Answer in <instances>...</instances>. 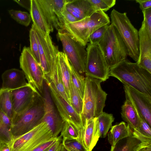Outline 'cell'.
Segmentation results:
<instances>
[{
    "label": "cell",
    "mask_w": 151,
    "mask_h": 151,
    "mask_svg": "<svg viewBox=\"0 0 151 151\" xmlns=\"http://www.w3.org/2000/svg\"></svg>",
    "instance_id": "obj_49"
},
{
    "label": "cell",
    "mask_w": 151,
    "mask_h": 151,
    "mask_svg": "<svg viewBox=\"0 0 151 151\" xmlns=\"http://www.w3.org/2000/svg\"><path fill=\"white\" fill-rule=\"evenodd\" d=\"M102 82L100 80L85 77L81 114L83 125L86 120L96 117L103 112L107 94L101 87Z\"/></svg>",
    "instance_id": "obj_2"
},
{
    "label": "cell",
    "mask_w": 151,
    "mask_h": 151,
    "mask_svg": "<svg viewBox=\"0 0 151 151\" xmlns=\"http://www.w3.org/2000/svg\"><path fill=\"white\" fill-rule=\"evenodd\" d=\"M111 24L116 28L125 44L128 56L137 62L139 56L138 31L132 24L126 12L113 9L111 13Z\"/></svg>",
    "instance_id": "obj_4"
},
{
    "label": "cell",
    "mask_w": 151,
    "mask_h": 151,
    "mask_svg": "<svg viewBox=\"0 0 151 151\" xmlns=\"http://www.w3.org/2000/svg\"><path fill=\"white\" fill-rule=\"evenodd\" d=\"M91 3L96 11L101 10L106 12L114 6L116 0H88Z\"/></svg>",
    "instance_id": "obj_35"
},
{
    "label": "cell",
    "mask_w": 151,
    "mask_h": 151,
    "mask_svg": "<svg viewBox=\"0 0 151 151\" xmlns=\"http://www.w3.org/2000/svg\"><path fill=\"white\" fill-rule=\"evenodd\" d=\"M13 108L12 124L32 104L37 96L41 94L31 84L11 90Z\"/></svg>",
    "instance_id": "obj_11"
},
{
    "label": "cell",
    "mask_w": 151,
    "mask_h": 151,
    "mask_svg": "<svg viewBox=\"0 0 151 151\" xmlns=\"http://www.w3.org/2000/svg\"><path fill=\"white\" fill-rule=\"evenodd\" d=\"M65 6L73 10L82 19L90 16L96 12L88 0H67Z\"/></svg>",
    "instance_id": "obj_24"
},
{
    "label": "cell",
    "mask_w": 151,
    "mask_h": 151,
    "mask_svg": "<svg viewBox=\"0 0 151 151\" xmlns=\"http://www.w3.org/2000/svg\"><path fill=\"white\" fill-rule=\"evenodd\" d=\"M60 151H69L65 146L63 145Z\"/></svg>",
    "instance_id": "obj_46"
},
{
    "label": "cell",
    "mask_w": 151,
    "mask_h": 151,
    "mask_svg": "<svg viewBox=\"0 0 151 151\" xmlns=\"http://www.w3.org/2000/svg\"><path fill=\"white\" fill-rule=\"evenodd\" d=\"M110 68L128 56L127 48L115 27L110 24L99 44Z\"/></svg>",
    "instance_id": "obj_5"
},
{
    "label": "cell",
    "mask_w": 151,
    "mask_h": 151,
    "mask_svg": "<svg viewBox=\"0 0 151 151\" xmlns=\"http://www.w3.org/2000/svg\"><path fill=\"white\" fill-rule=\"evenodd\" d=\"M142 144L139 140L133 135L119 141L110 151H137Z\"/></svg>",
    "instance_id": "obj_26"
},
{
    "label": "cell",
    "mask_w": 151,
    "mask_h": 151,
    "mask_svg": "<svg viewBox=\"0 0 151 151\" xmlns=\"http://www.w3.org/2000/svg\"><path fill=\"white\" fill-rule=\"evenodd\" d=\"M121 110V116L124 120L127 123L132 129L138 128L140 125V119L137 109L127 97L122 106Z\"/></svg>",
    "instance_id": "obj_22"
},
{
    "label": "cell",
    "mask_w": 151,
    "mask_h": 151,
    "mask_svg": "<svg viewBox=\"0 0 151 151\" xmlns=\"http://www.w3.org/2000/svg\"><path fill=\"white\" fill-rule=\"evenodd\" d=\"M125 97L133 103L146 122L151 127V96L124 85Z\"/></svg>",
    "instance_id": "obj_16"
},
{
    "label": "cell",
    "mask_w": 151,
    "mask_h": 151,
    "mask_svg": "<svg viewBox=\"0 0 151 151\" xmlns=\"http://www.w3.org/2000/svg\"><path fill=\"white\" fill-rule=\"evenodd\" d=\"M42 96L44 103V114L40 123L45 122L51 130L53 137L57 138L63 129L65 122L57 111L45 79Z\"/></svg>",
    "instance_id": "obj_13"
},
{
    "label": "cell",
    "mask_w": 151,
    "mask_h": 151,
    "mask_svg": "<svg viewBox=\"0 0 151 151\" xmlns=\"http://www.w3.org/2000/svg\"><path fill=\"white\" fill-rule=\"evenodd\" d=\"M110 23L102 26L94 31L89 36L88 42L99 44L104 36Z\"/></svg>",
    "instance_id": "obj_37"
},
{
    "label": "cell",
    "mask_w": 151,
    "mask_h": 151,
    "mask_svg": "<svg viewBox=\"0 0 151 151\" xmlns=\"http://www.w3.org/2000/svg\"><path fill=\"white\" fill-rule=\"evenodd\" d=\"M30 12L33 24L35 27L45 34H50L54 30L42 12L37 0H31Z\"/></svg>",
    "instance_id": "obj_19"
},
{
    "label": "cell",
    "mask_w": 151,
    "mask_h": 151,
    "mask_svg": "<svg viewBox=\"0 0 151 151\" xmlns=\"http://www.w3.org/2000/svg\"><path fill=\"white\" fill-rule=\"evenodd\" d=\"M138 35L139 56L137 63L140 67L151 74V34L142 24Z\"/></svg>",
    "instance_id": "obj_17"
},
{
    "label": "cell",
    "mask_w": 151,
    "mask_h": 151,
    "mask_svg": "<svg viewBox=\"0 0 151 151\" xmlns=\"http://www.w3.org/2000/svg\"><path fill=\"white\" fill-rule=\"evenodd\" d=\"M45 80L48 86L54 103L61 118L65 122H69L81 129L83 126L81 116L77 113L59 93L52 82Z\"/></svg>",
    "instance_id": "obj_14"
},
{
    "label": "cell",
    "mask_w": 151,
    "mask_h": 151,
    "mask_svg": "<svg viewBox=\"0 0 151 151\" xmlns=\"http://www.w3.org/2000/svg\"><path fill=\"white\" fill-rule=\"evenodd\" d=\"M86 50V76L105 81L110 76V68L99 45L89 43Z\"/></svg>",
    "instance_id": "obj_7"
},
{
    "label": "cell",
    "mask_w": 151,
    "mask_h": 151,
    "mask_svg": "<svg viewBox=\"0 0 151 151\" xmlns=\"http://www.w3.org/2000/svg\"><path fill=\"white\" fill-rule=\"evenodd\" d=\"M2 88L11 90L17 89L26 85L25 75L22 70L12 68L5 70L2 74Z\"/></svg>",
    "instance_id": "obj_20"
},
{
    "label": "cell",
    "mask_w": 151,
    "mask_h": 151,
    "mask_svg": "<svg viewBox=\"0 0 151 151\" xmlns=\"http://www.w3.org/2000/svg\"><path fill=\"white\" fill-rule=\"evenodd\" d=\"M0 110L11 119L13 116V108L11 90L0 89Z\"/></svg>",
    "instance_id": "obj_29"
},
{
    "label": "cell",
    "mask_w": 151,
    "mask_h": 151,
    "mask_svg": "<svg viewBox=\"0 0 151 151\" xmlns=\"http://www.w3.org/2000/svg\"><path fill=\"white\" fill-rule=\"evenodd\" d=\"M70 104L73 109L81 116L83 109V99L74 84L71 82L70 93Z\"/></svg>",
    "instance_id": "obj_30"
},
{
    "label": "cell",
    "mask_w": 151,
    "mask_h": 151,
    "mask_svg": "<svg viewBox=\"0 0 151 151\" xmlns=\"http://www.w3.org/2000/svg\"><path fill=\"white\" fill-rule=\"evenodd\" d=\"M29 36L30 42L29 48L30 51L38 63L40 65L38 45L35 35L34 26L33 24L29 31Z\"/></svg>",
    "instance_id": "obj_36"
},
{
    "label": "cell",
    "mask_w": 151,
    "mask_h": 151,
    "mask_svg": "<svg viewBox=\"0 0 151 151\" xmlns=\"http://www.w3.org/2000/svg\"><path fill=\"white\" fill-rule=\"evenodd\" d=\"M53 137L52 132L45 122L40 123L28 132L14 140L11 151H30Z\"/></svg>",
    "instance_id": "obj_9"
},
{
    "label": "cell",
    "mask_w": 151,
    "mask_h": 151,
    "mask_svg": "<svg viewBox=\"0 0 151 151\" xmlns=\"http://www.w3.org/2000/svg\"><path fill=\"white\" fill-rule=\"evenodd\" d=\"M110 23L108 15L104 12L99 10L81 20L65 24L62 30L85 47L89 36L94 31Z\"/></svg>",
    "instance_id": "obj_3"
},
{
    "label": "cell",
    "mask_w": 151,
    "mask_h": 151,
    "mask_svg": "<svg viewBox=\"0 0 151 151\" xmlns=\"http://www.w3.org/2000/svg\"><path fill=\"white\" fill-rule=\"evenodd\" d=\"M137 110L139 118L140 125L137 129H131L132 135L142 142H151V127L146 122L137 109Z\"/></svg>",
    "instance_id": "obj_27"
},
{
    "label": "cell",
    "mask_w": 151,
    "mask_h": 151,
    "mask_svg": "<svg viewBox=\"0 0 151 151\" xmlns=\"http://www.w3.org/2000/svg\"><path fill=\"white\" fill-rule=\"evenodd\" d=\"M44 114L43 102L42 95L40 94L30 107L12 124L11 131L14 140L40 124Z\"/></svg>",
    "instance_id": "obj_6"
},
{
    "label": "cell",
    "mask_w": 151,
    "mask_h": 151,
    "mask_svg": "<svg viewBox=\"0 0 151 151\" xmlns=\"http://www.w3.org/2000/svg\"><path fill=\"white\" fill-rule=\"evenodd\" d=\"M62 143L69 151H87L81 142L76 139L63 138Z\"/></svg>",
    "instance_id": "obj_34"
},
{
    "label": "cell",
    "mask_w": 151,
    "mask_h": 151,
    "mask_svg": "<svg viewBox=\"0 0 151 151\" xmlns=\"http://www.w3.org/2000/svg\"><path fill=\"white\" fill-rule=\"evenodd\" d=\"M142 11L143 16L142 24L149 33L151 34V8Z\"/></svg>",
    "instance_id": "obj_38"
},
{
    "label": "cell",
    "mask_w": 151,
    "mask_h": 151,
    "mask_svg": "<svg viewBox=\"0 0 151 151\" xmlns=\"http://www.w3.org/2000/svg\"><path fill=\"white\" fill-rule=\"evenodd\" d=\"M109 76L139 92L151 96V74L137 62L127 59L120 62L110 68Z\"/></svg>",
    "instance_id": "obj_1"
},
{
    "label": "cell",
    "mask_w": 151,
    "mask_h": 151,
    "mask_svg": "<svg viewBox=\"0 0 151 151\" xmlns=\"http://www.w3.org/2000/svg\"><path fill=\"white\" fill-rule=\"evenodd\" d=\"M132 135L131 128L125 122H122L112 126L108 134L109 143L114 147L119 140Z\"/></svg>",
    "instance_id": "obj_23"
},
{
    "label": "cell",
    "mask_w": 151,
    "mask_h": 151,
    "mask_svg": "<svg viewBox=\"0 0 151 151\" xmlns=\"http://www.w3.org/2000/svg\"><path fill=\"white\" fill-rule=\"evenodd\" d=\"M135 1L139 4L142 11L151 8V0H136Z\"/></svg>",
    "instance_id": "obj_42"
},
{
    "label": "cell",
    "mask_w": 151,
    "mask_h": 151,
    "mask_svg": "<svg viewBox=\"0 0 151 151\" xmlns=\"http://www.w3.org/2000/svg\"><path fill=\"white\" fill-rule=\"evenodd\" d=\"M97 119L100 137L105 138L111 127L114 118L112 114L103 112L97 117Z\"/></svg>",
    "instance_id": "obj_28"
},
{
    "label": "cell",
    "mask_w": 151,
    "mask_h": 151,
    "mask_svg": "<svg viewBox=\"0 0 151 151\" xmlns=\"http://www.w3.org/2000/svg\"><path fill=\"white\" fill-rule=\"evenodd\" d=\"M62 15L64 20L65 24L78 21L66 10L65 7L62 12Z\"/></svg>",
    "instance_id": "obj_40"
},
{
    "label": "cell",
    "mask_w": 151,
    "mask_h": 151,
    "mask_svg": "<svg viewBox=\"0 0 151 151\" xmlns=\"http://www.w3.org/2000/svg\"><path fill=\"white\" fill-rule=\"evenodd\" d=\"M137 151H151V142H142Z\"/></svg>",
    "instance_id": "obj_44"
},
{
    "label": "cell",
    "mask_w": 151,
    "mask_h": 151,
    "mask_svg": "<svg viewBox=\"0 0 151 151\" xmlns=\"http://www.w3.org/2000/svg\"><path fill=\"white\" fill-rule=\"evenodd\" d=\"M57 62L62 82L70 103V93L72 82L69 68L70 63L65 54L60 51L57 54Z\"/></svg>",
    "instance_id": "obj_21"
},
{
    "label": "cell",
    "mask_w": 151,
    "mask_h": 151,
    "mask_svg": "<svg viewBox=\"0 0 151 151\" xmlns=\"http://www.w3.org/2000/svg\"><path fill=\"white\" fill-rule=\"evenodd\" d=\"M62 137H58L56 141L50 148L47 151H60L62 145Z\"/></svg>",
    "instance_id": "obj_41"
},
{
    "label": "cell",
    "mask_w": 151,
    "mask_h": 151,
    "mask_svg": "<svg viewBox=\"0 0 151 151\" xmlns=\"http://www.w3.org/2000/svg\"><path fill=\"white\" fill-rule=\"evenodd\" d=\"M58 37L62 44L64 53L71 65L78 73L85 74L87 51L84 46L61 29L58 30Z\"/></svg>",
    "instance_id": "obj_8"
},
{
    "label": "cell",
    "mask_w": 151,
    "mask_h": 151,
    "mask_svg": "<svg viewBox=\"0 0 151 151\" xmlns=\"http://www.w3.org/2000/svg\"><path fill=\"white\" fill-rule=\"evenodd\" d=\"M2 144V142L0 141V148L1 147V146Z\"/></svg>",
    "instance_id": "obj_47"
},
{
    "label": "cell",
    "mask_w": 151,
    "mask_h": 151,
    "mask_svg": "<svg viewBox=\"0 0 151 151\" xmlns=\"http://www.w3.org/2000/svg\"><path fill=\"white\" fill-rule=\"evenodd\" d=\"M69 68L71 82L83 99L85 86V77L77 73L70 63Z\"/></svg>",
    "instance_id": "obj_31"
},
{
    "label": "cell",
    "mask_w": 151,
    "mask_h": 151,
    "mask_svg": "<svg viewBox=\"0 0 151 151\" xmlns=\"http://www.w3.org/2000/svg\"><path fill=\"white\" fill-rule=\"evenodd\" d=\"M11 17L19 24L27 27L32 19L30 15L27 12L11 9L8 11Z\"/></svg>",
    "instance_id": "obj_33"
},
{
    "label": "cell",
    "mask_w": 151,
    "mask_h": 151,
    "mask_svg": "<svg viewBox=\"0 0 151 151\" xmlns=\"http://www.w3.org/2000/svg\"><path fill=\"white\" fill-rule=\"evenodd\" d=\"M11 145L2 143L0 148V151H11Z\"/></svg>",
    "instance_id": "obj_45"
},
{
    "label": "cell",
    "mask_w": 151,
    "mask_h": 151,
    "mask_svg": "<svg viewBox=\"0 0 151 151\" xmlns=\"http://www.w3.org/2000/svg\"><path fill=\"white\" fill-rule=\"evenodd\" d=\"M34 26L38 47L40 66L45 77L48 78L50 66L57 62V55L59 51L58 47L53 44L50 34L43 33Z\"/></svg>",
    "instance_id": "obj_12"
},
{
    "label": "cell",
    "mask_w": 151,
    "mask_h": 151,
    "mask_svg": "<svg viewBox=\"0 0 151 151\" xmlns=\"http://www.w3.org/2000/svg\"><path fill=\"white\" fill-rule=\"evenodd\" d=\"M14 1L30 12L31 8V0H14Z\"/></svg>",
    "instance_id": "obj_43"
},
{
    "label": "cell",
    "mask_w": 151,
    "mask_h": 151,
    "mask_svg": "<svg viewBox=\"0 0 151 151\" xmlns=\"http://www.w3.org/2000/svg\"><path fill=\"white\" fill-rule=\"evenodd\" d=\"M80 129L71 123L66 121L60 136L63 138L75 139L80 141Z\"/></svg>",
    "instance_id": "obj_32"
},
{
    "label": "cell",
    "mask_w": 151,
    "mask_h": 151,
    "mask_svg": "<svg viewBox=\"0 0 151 151\" xmlns=\"http://www.w3.org/2000/svg\"></svg>",
    "instance_id": "obj_48"
},
{
    "label": "cell",
    "mask_w": 151,
    "mask_h": 151,
    "mask_svg": "<svg viewBox=\"0 0 151 151\" xmlns=\"http://www.w3.org/2000/svg\"><path fill=\"white\" fill-rule=\"evenodd\" d=\"M11 126L10 119L0 110V141L11 145L14 140Z\"/></svg>",
    "instance_id": "obj_25"
},
{
    "label": "cell",
    "mask_w": 151,
    "mask_h": 151,
    "mask_svg": "<svg viewBox=\"0 0 151 151\" xmlns=\"http://www.w3.org/2000/svg\"><path fill=\"white\" fill-rule=\"evenodd\" d=\"M47 20L56 30H63L65 24L62 12L67 0H37Z\"/></svg>",
    "instance_id": "obj_15"
},
{
    "label": "cell",
    "mask_w": 151,
    "mask_h": 151,
    "mask_svg": "<svg viewBox=\"0 0 151 151\" xmlns=\"http://www.w3.org/2000/svg\"><path fill=\"white\" fill-rule=\"evenodd\" d=\"M58 137L52 138L40 144L30 151H47L51 146L56 141Z\"/></svg>",
    "instance_id": "obj_39"
},
{
    "label": "cell",
    "mask_w": 151,
    "mask_h": 151,
    "mask_svg": "<svg viewBox=\"0 0 151 151\" xmlns=\"http://www.w3.org/2000/svg\"><path fill=\"white\" fill-rule=\"evenodd\" d=\"M20 68L28 83L42 95L45 76L43 70L32 53L29 47L24 46L19 58Z\"/></svg>",
    "instance_id": "obj_10"
},
{
    "label": "cell",
    "mask_w": 151,
    "mask_h": 151,
    "mask_svg": "<svg viewBox=\"0 0 151 151\" xmlns=\"http://www.w3.org/2000/svg\"><path fill=\"white\" fill-rule=\"evenodd\" d=\"M99 138L97 117L86 120L80 129V141L87 151H92Z\"/></svg>",
    "instance_id": "obj_18"
}]
</instances>
